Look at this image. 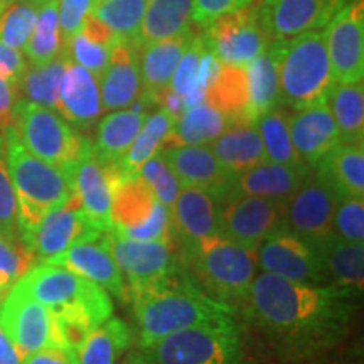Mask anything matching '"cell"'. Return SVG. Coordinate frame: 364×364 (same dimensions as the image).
Instances as JSON below:
<instances>
[{
    "mask_svg": "<svg viewBox=\"0 0 364 364\" xmlns=\"http://www.w3.org/2000/svg\"><path fill=\"white\" fill-rule=\"evenodd\" d=\"M353 297L341 287L300 284L263 272L245 302L285 363H306L341 339Z\"/></svg>",
    "mask_w": 364,
    "mask_h": 364,
    "instance_id": "6da1fadb",
    "label": "cell"
},
{
    "mask_svg": "<svg viewBox=\"0 0 364 364\" xmlns=\"http://www.w3.org/2000/svg\"><path fill=\"white\" fill-rule=\"evenodd\" d=\"M129 294L139 331V348L186 327L228 321L235 314L233 307L204 292L181 267L162 279L129 289Z\"/></svg>",
    "mask_w": 364,
    "mask_h": 364,
    "instance_id": "7a4b0ae2",
    "label": "cell"
},
{
    "mask_svg": "<svg viewBox=\"0 0 364 364\" xmlns=\"http://www.w3.org/2000/svg\"><path fill=\"white\" fill-rule=\"evenodd\" d=\"M7 167L14 186L19 216V233L24 241L41 220L71 198V179L61 167L33 156L22 147L12 127L4 132Z\"/></svg>",
    "mask_w": 364,
    "mask_h": 364,
    "instance_id": "3957f363",
    "label": "cell"
},
{
    "mask_svg": "<svg viewBox=\"0 0 364 364\" xmlns=\"http://www.w3.org/2000/svg\"><path fill=\"white\" fill-rule=\"evenodd\" d=\"M17 285L56 316L75 317L91 329H97L113 314L112 299L103 287L65 267L49 263L31 267Z\"/></svg>",
    "mask_w": 364,
    "mask_h": 364,
    "instance_id": "277c9868",
    "label": "cell"
},
{
    "mask_svg": "<svg viewBox=\"0 0 364 364\" xmlns=\"http://www.w3.org/2000/svg\"><path fill=\"white\" fill-rule=\"evenodd\" d=\"M184 262L204 292L228 306L247 300L258 268L257 253L218 233L184 248Z\"/></svg>",
    "mask_w": 364,
    "mask_h": 364,
    "instance_id": "5b68a950",
    "label": "cell"
},
{
    "mask_svg": "<svg viewBox=\"0 0 364 364\" xmlns=\"http://www.w3.org/2000/svg\"><path fill=\"white\" fill-rule=\"evenodd\" d=\"M136 364H245L235 318L176 331L130 353Z\"/></svg>",
    "mask_w": 364,
    "mask_h": 364,
    "instance_id": "8992f818",
    "label": "cell"
},
{
    "mask_svg": "<svg viewBox=\"0 0 364 364\" xmlns=\"http://www.w3.org/2000/svg\"><path fill=\"white\" fill-rule=\"evenodd\" d=\"M282 103L299 110L326 102L336 80L327 54L324 29L284 39L279 61Z\"/></svg>",
    "mask_w": 364,
    "mask_h": 364,
    "instance_id": "52a82bcc",
    "label": "cell"
},
{
    "mask_svg": "<svg viewBox=\"0 0 364 364\" xmlns=\"http://www.w3.org/2000/svg\"><path fill=\"white\" fill-rule=\"evenodd\" d=\"M12 129L22 147L36 157L70 172L75 164L91 147L88 140L51 108L33 103L29 100H17L14 107Z\"/></svg>",
    "mask_w": 364,
    "mask_h": 364,
    "instance_id": "ba28073f",
    "label": "cell"
},
{
    "mask_svg": "<svg viewBox=\"0 0 364 364\" xmlns=\"http://www.w3.org/2000/svg\"><path fill=\"white\" fill-rule=\"evenodd\" d=\"M203 27L204 44L221 65L247 66L273 43L258 16L257 2L220 16Z\"/></svg>",
    "mask_w": 364,
    "mask_h": 364,
    "instance_id": "9c48e42d",
    "label": "cell"
},
{
    "mask_svg": "<svg viewBox=\"0 0 364 364\" xmlns=\"http://www.w3.org/2000/svg\"><path fill=\"white\" fill-rule=\"evenodd\" d=\"M339 196L317 169L309 172L297 191L285 201L284 228L314 248L329 240Z\"/></svg>",
    "mask_w": 364,
    "mask_h": 364,
    "instance_id": "30bf717a",
    "label": "cell"
},
{
    "mask_svg": "<svg viewBox=\"0 0 364 364\" xmlns=\"http://www.w3.org/2000/svg\"><path fill=\"white\" fill-rule=\"evenodd\" d=\"M285 201L238 196L216 208V233L257 253L268 236L284 228Z\"/></svg>",
    "mask_w": 364,
    "mask_h": 364,
    "instance_id": "8fae6325",
    "label": "cell"
},
{
    "mask_svg": "<svg viewBox=\"0 0 364 364\" xmlns=\"http://www.w3.org/2000/svg\"><path fill=\"white\" fill-rule=\"evenodd\" d=\"M0 329L6 332L21 358L58 346L54 314L17 284L0 304Z\"/></svg>",
    "mask_w": 364,
    "mask_h": 364,
    "instance_id": "7c38bea8",
    "label": "cell"
},
{
    "mask_svg": "<svg viewBox=\"0 0 364 364\" xmlns=\"http://www.w3.org/2000/svg\"><path fill=\"white\" fill-rule=\"evenodd\" d=\"M102 233L103 231H100L85 215L76 194H71L66 203L51 209L22 243L33 252L36 260L48 263L73 245L97 238Z\"/></svg>",
    "mask_w": 364,
    "mask_h": 364,
    "instance_id": "4fadbf2b",
    "label": "cell"
},
{
    "mask_svg": "<svg viewBox=\"0 0 364 364\" xmlns=\"http://www.w3.org/2000/svg\"><path fill=\"white\" fill-rule=\"evenodd\" d=\"M327 54L336 83L364 76V2L351 0L326 26Z\"/></svg>",
    "mask_w": 364,
    "mask_h": 364,
    "instance_id": "5bb4252c",
    "label": "cell"
},
{
    "mask_svg": "<svg viewBox=\"0 0 364 364\" xmlns=\"http://www.w3.org/2000/svg\"><path fill=\"white\" fill-rule=\"evenodd\" d=\"M257 265L262 272L300 284L321 285L327 279L317 248L287 230L263 241L257 250Z\"/></svg>",
    "mask_w": 364,
    "mask_h": 364,
    "instance_id": "9a60e30c",
    "label": "cell"
},
{
    "mask_svg": "<svg viewBox=\"0 0 364 364\" xmlns=\"http://www.w3.org/2000/svg\"><path fill=\"white\" fill-rule=\"evenodd\" d=\"M351 0H257V11L272 41L324 29Z\"/></svg>",
    "mask_w": 364,
    "mask_h": 364,
    "instance_id": "2e32d148",
    "label": "cell"
},
{
    "mask_svg": "<svg viewBox=\"0 0 364 364\" xmlns=\"http://www.w3.org/2000/svg\"><path fill=\"white\" fill-rule=\"evenodd\" d=\"M107 235L113 258L124 279L129 280V289L162 279L181 267L172 243L127 238L113 230Z\"/></svg>",
    "mask_w": 364,
    "mask_h": 364,
    "instance_id": "e0dca14e",
    "label": "cell"
},
{
    "mask_svg": "<svg viewBox=\"0 0 364 364\" xmlns=\"http://www.w3.org/2000/svg\"><path fill=\"white\" fill-rule=\"evenodd\" d=\"M182 186L199 188L223 203L235 174L226 171L208 145H174L161 150Z\"/></svg>",
    "mask_w": 364,
    "mask_h": 364,
    "instance_id": "ac0fdd59",
    "label": "cell"
},
{
    "mask_svg": "<svg viewBox=\"0 0 364 364\" xmlns=\"http://www.w3.org/2000/svg\"><path fill=\"white\" fill-rule=\"evenodd\" d=\"M48 263L65 267L68 270L78 273L85 279L103 287L108 294L115 295L118 299L127 297L124 273L113 258L107 231H103L97 238L73 245L71 248L56 255Z\"/></svg>",
    "mask_w": 364,
    "mask_h": 364,
    "instance_id": "d6986e66",
    "label": "cell"
},
{
    "mask_svg": "<svg viewBox=\"0 0 364 364\" xmlns=\"http://www.w3.org/2000/svg\"><path fill=\"white\" fill-rule=\"evenodd\" d=\"M103 112L130 108L142 97L139 46L134 41L115 38L108 65L98 78Z\"/></svg>",
    "mask_w": 364,
    "mask_h": 364,
    "instance_id": "ffe728a7",
    "label": "cell"
},
{
    "mask_svg": "<svg viewBox=\"0 0 364 364\" xmlns=\"http://www.w3.org/2000/svg\"><path fill=\"white\" fill-rule=\"evenodd\" d=\"M289 125L294 147L309 167H316L332 149L341 144L338 127L327 100L290 113Z\"/></svg>",
    "mask_w": 364,
    "mask_h": 364,
    "instance_id": "44dd1931",
    "label": "cell"
},
{
    "mask_svg": "<svg viewBox=\"0 0 364 364\" xmlns=\"http://www.w3.org/2000/svg\"><path fill=\"white\" fill-rule=\"evenodd\" d=\"M73 194L80 199L81 208L90 221L100 231H110L112 220V186L107 166L95 154L93 145L75 164L70 172Z\"/></svg>",
    "mask_w": 364,
    "mask_h": 364,
    "instance_id": "7402d4cb",
    "label": "cell"
},
{
    "mask_svg": "<svg viewBox=\"0 0 364 364\" xmlns=\"http://www.w3.org/2000/svg\"><path fill=\"white\" fill-rule=\"evenodd\" d=\"M56 112L68 124L81 129L97 124L102 117V95L98 78L68 59L58 90Z\"/></svg>",
    "mask_w": 364,
    "mask_h": 364,
    "instance_id": "603a6c76",
    "label": "cell"
},
{
    "mask_svg": "<svg viewBox=\"0 0 364 364\" xmlns=\"http://www.w3.org/2000/svg\"><path fill=\"white\" fill-rule=\"evenodd\" d=\"M309 166H285L265 161L252 169L235 174L230 188L226 191V199L238 196H255V198L287 201L292 196L306 176L311 172Z\"/></svg>",
    "mask_w": 364,
    "mask_h": 364,
    "instance_id": "cb8c5ba5",
    "label": "cell"
},
{
    "mask_svg": "<svg viewBox=\"0 0 364 364\" xmlns=\"http://www.w3.org/2000/svg\"><path fill=\"white\" fill-rule=\"evenodd\" d=\"M196 38L194 29L172 36V38L156 41L139 48L140 80H142V100L157 103L159 95L169 88L176 68L181 58Z\"/></svg>",
    "mask_w": 364,
    "mask_h": 364,
    "instance_id": "d4e9b609",
    "label": "cell"
},
{
    "mask_svg": "<svg viewBox=\"0 0 364 364\" xmlns=\"http://www.w3.org/2000/svg\"><path fill=\"white\" fill-rule=\"evenodd\" d=\"M172 235L188 248L194 241L216 233V201L199 188L182 186L171 208Z\"/></svg>",
    "mask_w": 364,
    "mask_h": 364,
    "instance_id": "484cf974",
    "label": "cell"
},
{
    "mask_svg": "<svg viewBox=\"0 0 364 364\" xmlns=\"http://www.w3.org/2000/svg\"><path fill=\"white\" fill-rule=\"evenodd\" d=\"M159 203L149 182L139 172L125 174L112 188V230L127 233L150 218Z\"/></svg>",
    "mask_w": 364,
    "mask_h": 364,
    "instance_id": "4316f807",
    "label": "cell"
},
{
    "mask_svg": "<svg viewBox=\"0 0 364 364\" xmlns=\"http://www.w3.org/2000/svg\"><path fill=\"white\" fill-rule=\"evenodd\" d=\"M208 147L231 174H240L267 161L260 134L252 120L231 124Z\"/></svg>",
    "mask_w": 364,
    "mask_h": 364,
    "instance_id": "83f0119b",
    "label": "cell"
},
{
    "mask_svg": "<svg viewBox=\"0 0 364 364\" xmlns=\"http://www.w3.org/2000/svg\"><path fill=\"white\" fill-rule=\"evenodd\" d=\"M221 63L209 53L201 34H196L193 43L181 58L169 88L182 98L186 107L203 103L204 91L215 78Z\"/></svg>",
    "mask_w": 364,
    "mask_h": 364,
    "instance_id": "f1b7e54d",
    "label": "cell"
},
{
    "mask_svg": "<svg viewBox=\"0 0 364 364\" xmlns=\"http://www.w3.org/2000/svg\"><path fill=\"white\" fill-rule=\"evenodd\" d=\"M284 39L273 41L268 49L258 58H255L247 65L248 75V117L250 120H257L263 112L270 108L280 107V78L279 61Z\"/></svg>",
    "mask_w": 364,
    "mask_h": 364,
    "instance_id": "f546056e",
    "label": "cell"
},
{
    "mask_svg": "<svg viewBox=\"0 0 364 364\" xmlns=\"http://www.w3.org/2000/svg\"><path fill=\"white\" fill-rule=\"evenodd\" d=\"M316 167L341 199L364 198L363 144H339Z\"/></svg>",
    "mask_w": 364,
    "mask_h": 364,
    "instance_id": "4dcf8cb0",
    "label": "cell"
},
{
    "mask_svg": "<svg viewBox=\"0 0 364 364\" xmlns=\"http://www.w3.org/2000/svg\"><path fill=\"white\" fill-rule=\"evenodd\" d=\"M326 277L332 285L356 294L364 284V245L349 243L332 235L317 247Z\"/></svg>",
    "mask_w": 364,
    "mask_h": 364,
    "instance_id": "1f68e13d",
    "label": "cell"
},
{
    "mask_svg": "<svg viewBox=\"0 0 364 364\" xmlns=\"http://www.w3.org/2000/svg\"><path fill=\"white\" fill-rule=\"evenodd\" d=\"M203 102L226 115L233 124L250 120L247 66L221 65L215 78L209 81Z\"/></svg>",
    "mask_w": 364,
    "mask_h": 364,
    "instance_id": "d6a6232c",
    "label": "cell"
},
{
    "mask_svg": "<svg viewBox=\"0 0 364 364\" xmlns=\"http://www.w3.org/2000/svg\"><path fill=\"white\" fill-rule=\"evenodd\" d=\"M117 36L98 17L90 14L81 29L65 44V54L73 63L100 78L110 59Z\"/></svg>",
    "mask_w": 364,
    "mask_h": 364,
    "instance_id": "836d02e7",
    "label": "cell"
},
{
    "mask_svg": "<svg viewBox=\"0 0 364 364\" xmlns=\"http://www.w3.org/2000/svg\"><path fill=\"white\" fill-rule=\"evenodd\" d=\"M147 113L139 108H124L112 112L100 122L97 144L93 145L95 154L100 161L107 164H120L135 136L142 129Z\"/></svg>",
    "mask_w": 364,
    "mask_h": 364,
    "instance_id": "e575fe53",
    "label": "cell"
},
{
    "mask_svg": "<svg viewBox=\"0 0 364 364\" xmlns=\"http://www.w3.org/2000/svg\"><path fill=\"white\" fill-rule=\"evenodd\" d=\"M193 0H149L136 46L172 38L193 27Z\"/></svg>",
    "mask_w": 364,
    "mask_h": 364,
    "instance_id": "d590c367",
    "label": "cell"
},
{
    "mask_svg": "<svg viewBox=\"0 0 364 364\" xmlns=\"http://www.w3.org/2000/svg\"><path fill=\"white\" fill-rule=\"evenodd\" d=\"M341 144H364V85L334 83L327 97Z\"/></svg>",
    "mask_w": 364,
    "mask_h": 364,
    "instance_id": "8d00e7d4",
    "label": "cell"
},
{
    "mask_svg": "<svg viewBox=\"0 0 364 364\" xmlns=\"http://www.w3.org/2000/svg\"><path fill=\"white\" fill-rule=\"evenodd\" d=\"M231 124L230 118L204 102L193 105L176 120L164 149L174 145H208Z\"/></svg>",
    "mask_w": 364,
    "mask_h": 364,
    "instance_id": "74e56055",
    "label": "cell"
},
{
    "mask_svg": "<svg viewBox=\"0 0 364 364\" xmlns=\"http://www.w3.org/2000/svg\"><path fill=\"white\" fill-rule=\"evenodd\" d=\"M24 53L33 66L51 63L65 53V43L59 27L58 0H39L38 19Z\"/></svg>",
    "mask_w": 364,
    "mask_h": 364,
    "instance_id": "f35d334b",
    "label": "cell"
},
{
    "mask_svg": "<svg viewBox=\"0 0 364 364\" xmlns=\"http://www.w3.org/2000/svg\"><path fill=\"white\" fill-rule=\"evenodd\" d=\"M177 118L167 110H161L147 115L145 118L142 129H140L139 135L135 136L134 144L130 145L129 152L122 159L120 169L127 172V174H135L139 172L140 167L149 161L150 157L156 156L161 152L166 145L167 139H169L172 129H174Z\"/></svg>",
    "mask_w": 364,
    "mask_h": 364,
    "instance_id": "ab89813d",
    "label": "cell"
},
{
    "mask_svg": "<svg viewBox=\"0 0 364 364\" xmlns=\"http://www.w3.org/2000/svg\"><path fill=\"white\" fill-rule=\"evenodd\" d=\"M290 112L285 108L275 107L263 112L255 120L258 134H260L263 149H265L267 161L285 164V166H307L299 157L297 150L294 147L292 136H290L289 125Z\"/></svg>",
    "mask_w": 364,
    "mask_h": 364,
    "instance_id": "60d3db41",
    "label": "cell"
},
{
    "mask_svg": "<svg viewBox=\"0 0 364 364\" xmlns=\"http://www.w3.org/2000/svg\"><path fill=\"white\" fill-rule=\"evenodd\" d=\"M132 331L122 318L110 317L93 329L78 351L80 364H115L130 348Z\"/></svg>",
    "mask_w": 364,
    "mask_h": 364,
    "instance_id": "b9f144b4",
    "label": "cell"
},
{
    "mask_svg": "<svg viewBox=\"0 0 364 364\" xmlns=\"http://www.w3.org/2000/svg\"><path fill=\"white\" fill-rule=\"evenodd\" d=\"M147 2L149 0H102L95 4L91 14L110 27L117 38L136 43Z\"/></svg>",
    "mask_w": 364,
    "mask_h": 364,
    "instance_id": "7bdbcfd3",
    "label": "cell"
},
{
    "mask_svg": "<svg viewBox=\"0 0 364 364\" xmlns=\"http://www.w3.org/2000/svg\"><path fill=\"white\" fill-rule=\"evenodd\" d=\"M68 56L65 53L54 59L51 63L39 66H31L26 70L24 76L21 78L19 90H22L26 100L43 105L56 112L58 90L61 83L63 71H65Z\"/></svg>",
    "mask_w": 364,
    "mask_h": 364,
    "instance_id": "ee69618b",
    "label": "cell"
},
{
    "mask_svg": "<svg viewBox=\"0 0 364 364\" xmlns=\"http://www.w3.org/2000/svg\"><path fill=\"white\" fill-rule=\"evenodd\" d=\"M39 0H17L0 16V41L9 48L24 51L38 19Z\"/></svg>",
    "mask_w": 364,
    "mask_h": 364,
    "instance_id": "f6af8a7d",
    "label": "cell"
},
{
    "mask_svg": "<svg viewBox=\"0 0 364 364\" xmlns=\"http://www.w3.org/2000/svg\"><path fill=\"white\" fill-rule=\"evenodd\" d=\"M34 262L33 252L22 243V240L0 236V290L7 294Z\"/></svg>",
    "mask_w": 364,
    "mask_h": 364,
    "instance_id": "bcb514c9",
    "label": "cell"
},
{
    "mask_svg": "<svg viewBox=\"0 0 364 364\" xmlns=\"http://www.w3.org/2000/svg\"><path fill=\"white\" fill-rule=\"evenodd\" d=\"M0 236L9 240H21L16 193L9 174L2 134H0Z\"/></svg>",
    "mask_w": 364,
    "mask_h": 364,
    "instance_id": "7dc6e473",
    "label": "cell"
},
{
    "mask_svg": "<svg viewBox=\"0 0 364 364\" xmlns=\"http://www.w3.org/2000/svg\"><path fill=\"white\" fill-rule=\"evenodd\" d=\"M139 174L149 182V186L152 188L154 194H156L159 201H161L166 208L171 209L177 198V193H179L181 184L169 167V164H167L166 159L162 157V154L157 152L156 156L150 157L149 161L140 167Z\"/></svg>",
    "mask_w": 364,
    "mask_h": 364,
    "instance_id": "c3c4849f",
    "label": "cell"
},
{
    "mask_svg": "<svg viewBox=\"0 0 364 364\" xmlns=\"http://www.w3.org/2000/svg\"><path fill=\"white\" fill-rule=\"evenodd\" d=\"M332 233L349 243L364 241V201L356 198L339 199L332 221Z\"/></svg>",
    "mask_w": 364,
    "mask_h": 364,
    "instance_id": "681fc988",
    "label": "cell"
},
{
    "mask_svg": "<svg viewBox=\"0 0 364 364\" xmlns=\"http://www.w3.org/2000/svg\"><path fill=\"white\" fill-rule=\"evenodd\" d=\"M127 236V238L134 240H145V241H167L172 243V218L171 209L166 208L159 201L154 213L145 223L140 226L134 228V230L127 231V233H120Z\"/></svg>",
    "mask_w": 364,
    "mask_h": 364,
    "instance_id": "f907efd6",
    "label": "cell"
},
{
    "mask_svg": "<svg viewBox=\"0 0 364 364\" xmlns=\"http://www.w3.org/2000/svg\"><path fill=\"white\" fill-rule=\"evenodd\" d=\"M95 0H58L59 27L63 43H68L83 26L86 17L93 11Z\"/></svg>",
    "mask_w": 364,
    "mask_h": 364,
    "instance_id": "816d5d0a",
    "label": "cell"
},
{
    "mask_svg": "<svg viewBox=\"0 0 364 364\" xmlns=\"http://www.w3.org/2000/svg\"><path fill=\"white\" fill-rule=\"evenodd\" d=\"M257 0H193V22L206 26L225 14L241 11Z\"/></svg>",
    "mask_w": 364,
    "mask_h": 364,
    "instance_id": "f5cc1de1",
    "label": "cell"
},
{
    "mask_svg": "<svg viewBox=\"0 0 364 364\" xmlns=\"http://www.w3.org/2000/svg\"><path fill=\"white\" fill-rule=\"evenodd\" d=\"M27 70L24 56L17 49L9 48L0 41V76L19 88L21 78Z\"/></svg>",
    "mask_w": 364,
    "mask_h": 364,
    "instance_id": "db71d44e",
    "label": "cell"
},
{
    "mask_svg": "<svg viewBox=\"0 0 364 364\" xmlns=\"http://www.w3.org/2000/svg\"><path fill=\"white\" fill-rule=\"evenodd\" d=\"M22 364H80V358L78 351L53 346L27 354L26 358H22Z\"/></svg>",
    "mask_w": 364,
    "mask_h": 364,
    "instance_id": "11a10c76",
    "label": "cell"
},
{
    "mask_svg": "<svg viewBox=\"0 0 364 364\" xmlns=\"http://www.w3.org/2000/svg\"><path fill=\"white\" fill-rule=\"evenodd\" d=\"M17 88L11 81L0 76V134L4 135L9 127H12L14 107L17 103Z\"/></svg>",
    "mask_w": 364,
    "mask_h": 364,
    "instance_id": "9f6ffc18",
    "label": "cell"
},
{
    "mask_svg": "<svg viewBox=\"0 0 364 364\" xmlns=\"http://www.w3.org/2000/svg\"><path fill=\"white\" fill-rule=\"evenodd\" d=\"M0 364H22V358L2 329H0Z\"/></svg>",
    "mask_w": 364,
    "mask_h": 364,
    "instance_id": "6f0895ef",
    "label": "cell"
},
{
    "mask_svg": "<svg viewBox=\"0 0 364 364\" xmlns=\"http://www.w3.org/2000/svg\"><path fill=\"white\" fill-rule=\"evenodd\" d=\"M122 364H136V361L134 359V356H132V354H129V356H127V359Z\"/></svg>",
    "mask_w": 364,
    "mask_h": 364,
    "instance_id": "680465c9",
    "label": "cell"
},
{
    "mask_svg": "<svg viewBox=\"0 0 364 364\" xmlns=\"http://www.w3.org/2000/svg\"><path fill=\"white\" fill-rule=\"evenodd\" d=\"M6 7H7V4H6V2H2V0H0V16H2V12L6 11Z\"/></svg>",
    "mask_w": 364,
    "mask_h": 364,
    "instance_id": "91938a15",
    "label": "cell"
},
{
    "mask_svg": "<svg viewBox=\"0 0 364 364\" xmlns=\"http://www.w3.org/2000/svg\"><path fill=\"white\" fill-rule=\"evenodd\" d=\"M6 295H7V294H4V292H2V290H0V304H2V300H4V299H6Z\"/></svg>",
    "mask_w": 364,
    "mask_h": 364,
    "instance_id": "94428289",
    "label": "cell"
},
{
    "mask_svg": "<svg viewBox=\"0 0 364 364\" xmlns=\"http://www.w3.org/2000/svg\"><path fill=\"white\" fill-rule=\"evenodd\" d=\"M7 4H12V2H17V0H6Z\"/></svg>",
    "mask_w": 364,
    "mask_h": 364,
    "instance_id": "6125c7cd",
    "label": "cell"
},
{
    "mask_svg": "<svg viewBox=\"0 0 364 364\" xmlns=\"http://www.w3.org/2000/svg\"><path fill=\"white\" fill-rule=\"evenodd\" d=\"M97 2H102V0H95V4H97Z\"/></svg>",
    "mask_w": 364,
    "mask_h": 364,
    "instance_id": "be15d7a7",
    "label": "cell"
},
{
    "mask_svg": "<svg viewBox=\"0 0 364 364\" xmlns=\"http://www.w3.org/2000/svg\"><path fill=\"white\" fill-rule=\"evenodd\" d=\"M2 2H6V0H2ZM7 4V2H6ZM7 6H9V4H7Z\"/></svg>",
    "mask_w": 364,
    "mask_h": 364,
    "instance_id": "e7e4bbea",
    "label": "cell"
}]
</instances>
